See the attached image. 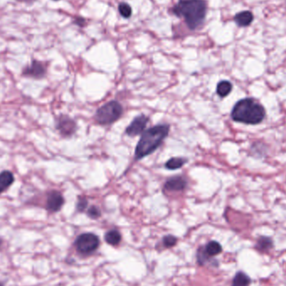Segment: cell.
Returning a JSON list of instances; mask_svg holds the SVG:
<instances>
[{"mask_svg":"<svg viewBox=\"0 0 286 286\" xmlns=\"http://www.w3.org/2000/svg\"><path fill=\"white\" fill-rule=\"evenodd\" d=\"M100 245V239L97 235L92 233H85L77 237L75 241V247L80 254H92L97 250Z\"/></svg>","mask_w":286,"mask_h":286,"instance_id":"obj_5","label":"cell"},{"mask_svg":"<svg viewBox=\"0 0 286 286\" xmlns=\"http://www.w3.org/2000/svg\"><path fill=\"white\" fill-rule=\"evenodd\" d=\"M105 240L107 244L116 246L118 245L121 241V234L118 230L116 229H111L108 231L105 235Z\"/></svg>","mask_w":286,"mask_h":286,"instance_id":"obj_14","label":"cell"},{"mask_svg":"<svg viewBox=\"0 0 286 286\" xmlns=\"http://www.w3.org/2000/svg\"><path fill=\"white\" fill-rule=\"evenodd\" d=\"M148 121L149 118L145 115H140L135 117L134 120L126 127V135H128L129 137H133L142 134L147 127Z\"/></svg>","mask_w":286,"mask_h":286,"instance_id":"obj_9","label":"cell"},{"mask_svg":"<svg viewBox=\"0 0 286 286\" xmlns=\"http://www.w3.org/2000/svg\"><path fill=\"white\" fill-rule=\"evenodd\" d=\"M234 20L239 27H247L252 24L254 21V14L251 11L244 10L236 13Z\"/></svg>","mask_w":286,"mask_h":286,"instance_id":"obj_11","label":"cell"},{"mask_svg":"<svg viewBox=\"0 0 286 286\" xmlns=\"http://www.w3.org/2000/svg\"><path fill=\"white\" fill-rule=\"evenodd\" d=\"M3 245V240L1 237H0V250H2Z\"/></svg>","mask_w":286,"mask_h":286,"instance_id":"obj_24","label":"cell"},{"mask_svg":"<svg viewBox=\"0 0 286 286\" xmlns=\"http://www.w3.org/2000/svg\"><path fill=\"white\" fill-rule=\"evenodd\" d=\"M197 263L199 265H204L206 263L208 262L209 260H210L211 257H209L208 255L205 252L204 248H199L197 252Z\"/></svg>","mask_w":286,"mask_h":286,"instance_id":"obj_19","label":"cell"},{"mask_svg":"<svg viewBox=\"0 0 286 286\" xmlns=\"http://www.w3.org/2000/svg\"><path fill=\"white\" fill-rule=\"evenodd\" d=\"M55 128L59 131L61 137H71L75 134L77 129L76 121L70 116L61 115L56 118Z\"/></svg>","mask_w":286,"mask_h":286,"instance_id":"obj_6","label":"cell"},{"mask_svg":"<svg viewBox=\"0 0 286 286\" xmlns=\"http://www.w3.org/2000/svg\"><path fill=\"white\" fill-rule=\"evenodd\" d=\"M54 1H59V0H54Z\"/></svg>","mask_w":286,"mask_h":286,"instance_id":"obj_26","label":"cell"},{"mask_svg":"<svg viewBox=\"0 0 286 286\" xmlns=\"http://www.w3.org/2000/svg\"><path fill=\"white\" fill-rule=\"evenodd\" d=\"M177 242H178V239L174 235H167L163 239V244L167 248L174 247V245H176Z\"/></svg>","mask_w":286,"mask_h":286,"instance_id":"obj_23","label":"cell"},{"mask_svg":"<svg viewBox=\"0 0 286 286\" xmlns=\"http://www.w3.org/2000/svg\"><path fill=\"white\" fill-rule=\"evenodd\" d=\"M187 159L184 158H173L166 163V168L169 170H177L181 168L187 163Z\"/></svg>","mask_w":286,"mask_h":286,"instance_id":"obj_18","label":"cell"},{"mask_svg":"<svg viewBox=\"0 0 286 286\" xmlns=\"http://www.w3.org/2000/svg\"><path fill=\"white\" fill-rule=\"evenodd\" d=\"M87 206H88V201H87V197L79 196L78 200L76 202V209L80 213L84 212L87 209Z\"/></svg>","mask_w":286,"mask_h":286,"instance_id":"obj_22","label":"cell"},{"mask_svg":"<svg viewBox=\"0 0 286 286\" xmlns=\"http://www.w3.org/2000/svg\"><path fill=\"white\" fill-rule=\"evenodd\" d=\"M14 180V176L10 171L4 170L0 173V195L13 185Z\"/></svg>","mask_w":286,"mask_h":286,"instance_id":"obj_12","label":"cell"},{"mask_svg":"<svg viewBox=\"0 0 286 286\" xmlns=\"http://www.w3.org/2000/svg\"><path fill=\"white\" fill-rule=\"evenodd\" d=\"M232 119L237 122L257 125L265 117V110L261 104L252 98H245L235 104L231 112Z\"/></svg>","mask_w":286,"mask_h":286,"instance_id":"obj_3","label":"cell"},{"mask_svg":"<svg viewBox=\"0 0 286 286\" xmlns=\"http://www.w3.org/2000/svg\"><path fill=\"white\" fill-rule=\"evenodd\" d=\"M205 0H180L173 8V13L184 18L189 29L194 30L202 25L207 14Z\"/></svg>","mask_w":286,"mask_h":286,"instance_id":"obj_1","label":"cell"},{"mask_svg":"<svg viewBox=\"0 0 286 286\" xmlns=\"http://www.w3.org/2000/svg\"><path fill=\"white\" fill-rule=\"evenodd\" d=\"M0 286H3V284H2V283H0Z\"/></svg>","mask_w":286,"mask_h":286,"instance_id":"obj_25","label":"cell"},{"mask_svg":"<svg viewBox=\"0 0 286 286\" xmlns=\"http://www.w3.org/2000/svg\"><path fill=\"white\" fill-rule=\"evenodd\" d=\"M187 185H188V182L184 177H172L166 182L164 190L168 192H182L185 190Z\"/></svg>","mask_w":286,"mask_h":286,"instance_id":"obj_10","label":"cell"},{"mask_svg":"<svg viewBox=\"0 0 286 286\" xmlns=\"http://www.w3.org/2000/svg\"><path fill=\"white\" fill-rule=\"evenodd\" d=\"M274 246L273 240L269 237L261 236L258 239L255 244V249L260 252H268Z\"/></svg>","mask_w":286,"mask_h":286,"instance_id":"obj_13","label":"cell"},{"mask_svg":"<svg viewBox=\"0 0 286 286\" xmlns=\"http://www.w3.org/2000/svg\"><path fill=\"white\" fill-rule=\"evenodd\" d=\"M251 280L244 272H238L233 279L232 286H250Z\"/></svg>","mask_w":286,"mask_h":286,"instance_id":"obj_15","label":"cell"},{"mask_svg":"<svg viewBox=\"0 0 286 286\" xmlns=\"http://www.w3.org/2000/svg\"><path fill=\"white\" fill-rule=\"evenodd\" d=\"M87 215L89 218L92 219H96V218H100L101 216V212H100V208L96 207V206H91L87 210Z\"/></svg>","mask_w":286,"mask_h":286,"instance_id":"obj_21","label":"cell"},{"mask_svg":"<svg viewBox=\"0 0 286 286\" xmlns=\"http://www.w3.org/2000/svg\"><path fill=\"white\" fill-rule=\"evenodd\" d=\"M123 108L116 100H111L100 106L95 114V120L100 125H110L121 118Z\"/></svg>","mask_w":286,"mask_h":286,"instance_id":"obj_4","label":"cell"},{"mask_svg":"<svg viewBox=\"0 0 286 286\" xmlns=\"http://www.w3.org/2000/svg\"><path fill=\"white\" fill-rule=\"evenodd\" d=\"M169 131L170 126L168 124H161L146 130L135 149L136 160H141L155 152L168 137Z\"/></svg>","mask_w":286,"mask_h":286,"instance_id":"obj_2","label":"cell"},{"mask_svg":"<svg viewBox=\"0 0 286 286\" xmlns=\"http://www.w3.org/2000/svg\"><path fill=\"white\" fill-rule=\"evenodd\" d=\"M65 203V198L61 192L51 190L47 193L45 208L49 213H55L61 211Z\"/></svg>","mask_w":286,"mask_h":286,"instance_id":"obj_8","label":"cell"},{"mask_svg":"<svg viewBox=\"0 0 286 286\" xmlns=\"http://www.w3.org/2000/svg\"><path fill=\"white\" fill-rule=\"evenodd\" d=\"M205 252L209 257H213L216 255H219L222 252V246L218 242L210 241L207 243V245L204 248Z\"/></svg>","mask_w":286,"mask_h":286,"instance_id":"obj_16","label":"cell"},{"mask_svg":"<svg viewBox=\"0 0 286 286\" xmlns=\"http://www.w3.org/2000/svg\"><path fill=\"white\" fill-rule=\"evenodd\" d=\"M232 89H233V86H232L231 82H228V81H222L217 86V94L220 97H226L232 92Z\"/></svg>","mask_w":286,"mask_h":286,"instance_id":"obj_17","label":"cell"},{"mask_svg":"<svg viewBox=\"0 0 286 286\" xmlns=\"http://www.w3.org/2000/svg\"><path fill=\"white\" fill-rule=\"evenodd\" d=\"M119 12L121 13V15L125 18H130L132 13V9H131V6L129 5L128 3H121L119 4L118 7Z\"/></svg>","mask_w":286,"mask_h":286,"instance_id":"obj_20","label":"cell"},{"mask_svg":"<svg viewBox=\"0 0 286 286\" xmlns=\"http://www.w3.org/2000/svg\"><path fill=\"white\" fill-rule=\"evenodd\" d=\"M47 69L45 64L37 60H32L31 63L25 66L22 71V76L27 78L41 80L45 78Z\"/></svg>","mask_w":286,"mask_h":286,"instance_id":"obj_7","label":"cell"}]
</instances>
